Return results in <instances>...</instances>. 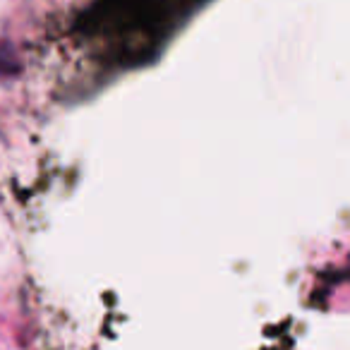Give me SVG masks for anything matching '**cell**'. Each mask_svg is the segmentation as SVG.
Returning <instances> with one entry per match:
<instances>
[{
  "instance_id": "cell-1",
  "label": "cell",
  "mask_w": 350,
  "mask_h": 350,
  "mask_svg": "<svg viewBox=\"0 0 350 350\" xmlns=\"http://www.w3.org/2000/svg\"><path fill=\"white\" fill-rule=\"evenodd\" d=\"M20 72V58L10 41H0V79Z\"/></svg>"
}]
</instances>
